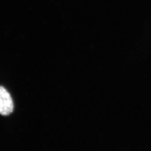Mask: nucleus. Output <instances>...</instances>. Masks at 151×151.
<instances>
[{
    "label": "nucleus",
    "mask_w": 151,
    "mask_h": 151,
    "mask_svg": "<svg viewBox=\"0 0 151 151\" xmlns=\"http://www.w3.org/2000/svg\"><path fill=\"white\" fill-rule=\"evenodd\" d=\"M14 109L13 101L9 92L4 87L0 86V114L8 116Z\"/></svg>",
    "instance_id": "f257e3e1"
}]
</instances>
